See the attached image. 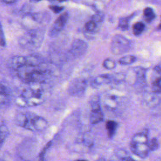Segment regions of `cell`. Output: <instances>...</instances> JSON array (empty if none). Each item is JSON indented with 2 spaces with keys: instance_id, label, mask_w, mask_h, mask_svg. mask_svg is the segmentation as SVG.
Instances as JSON below:
<instances>
[{
  "instance_id": "cell-30",
  "label": "cell",
  "mask_w": 161,
  "mask_h": 161,
  "mask_svg": "<svg viewBox=\"0 0 161 161\" xmlns=\"http://www.w3.org/2000/svg\"><path fill=\"white\" fill-rule=\"evenodd\" d=\"M96 161H108V160H106V159H104L103 158H98Z\"/></svg>"
},
{
  "instance_id": "cell-33",
  "label": "cell",
  "mask_w": 161,
  "mask_h": 161,
  "mask_svg": "<svg viewBox=\"0 0 161 161\" xmlns=\"http://www.w3.org/2000/svg\"><path fill=\"white\" fill-rule=\"evenodd\" d=\"M76 161H87V160H76Z\"/></svg>"
},
{
  "instance_id": "cell-14",
  "label": "cell",
  "mask_w": 161,
  "mask_h": 161,
  "mask_svg": "<svg viewBox=\"0 0 161 161\" xmlns=\"http://www.w3.org/2000/svg\"><path fill=\"white\" fill-rule=\"evenodd\" d=\"M9 135V130L6 125H0V148L3 145L6 138Z\"/></svg>"
},
{
  "instance_id": "cell-10",
  "label": "cell",
  "mask_w": 161,
  "mask_h": 161,
  "mask_svg": "<svg viewBox=\"0 0 161 161\" xmlns=\"http://www.w3.org/2000/svg\"><path fill=\"white\" fill-rule=\"evenodd\" d=\"M86 87V82L84 79H75L70 83L69 91V93L75 96H79L84 94Z\"/></svg>"
},
{
  "instance_id": "cell-21",
  "label": "cell",
  "mask_w": 161,
  "mask_h": 161,
  "mask_svg": "<svg viewBox=\"0 0 161 161\" xmlns=\"http://www.w3.org/2000/svg\"><path fill=\"white\" fill-rule=\"evenodd\" d=\"M152 91L154 93L161 92V77L157 78L153 82Z\"/></svg>"
},
{
  "instance_id": "cell-13",
  "label": "cell",
  "mask_w": 161,
  "mask_h": 161,
  "mask_svg": "<svg viewBox=\"0 0 161 161\" xmlns=\"http://www.w3.org/2000/svg\"><path fill=\"white\" fill-rule=\"evenodd\" d=\"M115 155L120 161H136L133 159L126 150L123 149L117 150L115 152Z\"/></svg>"
},
{
  "instance_id": "cell-7",
  "label": "cell",
  "mask_w": 161,
  "mask_h": 161,
  "mask_svg": "<svg viewBox=\"0 0 161 161\" xmlns=\"http://www.w3.org/2000/svg\"><path fill=\"white\" fill-rule=\"evenodd\" d=\"M91 113L89 120L91 124L96 125L103 121L104 119V114L101 110L99 97L94 96L90 99Z\"/></svg>"
},
{
  "instance_id": "cell-32",
  "label": "cell",
  "mask_w": 161,
  "mask_h": 161,
  "mask_svg": "<svg viewBox=\"0 0 161 161\" xmlns=\"http://www.w3.org/2000/svg\"><path fill=\"white\" fill-rule=\"evenodd\" d=\"M154 161H161V158H157Z\"/></svg>"
},
{
  "instance_id": "cell-23",
  "label": "cell",
  "mask_w": 161,
  "mask_h": 161,
  "mask_svg": "<svg viewBox=\"0 0 161 161\" xmlns=\"http://www.w3.org/2000/svg\"><path fill=\"white\" fill-rule=\"evenodd\" d=\"M103 65L106 69L111 70L115 68L116 67V62L114 60L111 58H106L103 63Z\"/></svg>"
},
{
  "instance_id": "cell-6",
  "label": "cell",
  "mask_w": 161,
  "mask_h": 161,
  "mask_svg": "<svg viewBox=\"0 0 161 161\" xmlns=\"http://www.w3.org/2000/svg\"><path fill=\"white\" fill-rule=\"evenodd\" d=\"M131 42L121 35H114L111 42L110 50L114 55H121L128 52L131 48Z\"/></svg>"
},
{
  "instance_id": "cell-16",
  "label": "cell",
  "mask_w": 161,
  "mask_h": 161,
  "mask_svg": "<svg viewBox=\"0 0 161 161\" xmlns=\"http://www.w3.org/2000/svg\"><path fill=\"white\" fill-rule=\"evenodd\" d=\"M143 14L145 16V19L147 23H150L155 18V14L153 10L150 7H147L144 9Z\"/></svg>"
},
{
  "instance_id": "cell-15",
  "label": "cell",
  "mask_w": 161,
  "mask_h": 161,
  "mask_svg": "<svg viewBox=\"0 0 161 161\" xmlns=\"http://www.w3.org/2000/svg\"><path fill=\"white\" fill-rule=\"evenodd\" d=\"M111 79V77L107 74L100 75L97 76L93 80V84L96 86H101L104 83H107Z\"/></svg>"
},
{
  "instance_id": "cell-4",
  "label": "cell",
  "mask_w": 161,
  "mask_h": 161,
  "mask_svg": "<svg viewBox=\"0 0 161 161\" xmlns=\"http://www.w3.org/2000/svg\"><path fill=\"white\" fill-rule=\"evenodd\" d=\"M148 140V135L144 131L133 135L130 143V148L132 153L140 158H146L150 152Z\"/></svg>"
},
{
  "instance_id": "cell-11",
  "label": "cell",
  "mask_w": 161,
  "mask_h": 161,
  "mask_svg": "<svg viewBox=\"0 0 161 161\" xmlns=\"http://www.w3.org/2000/svg\"><path fill=\"white\" fill-rule=\"evenodd\" d=\"M10 92L8 87L0 83V109L5 106L9 100Z\"/></svg>"
},
{
  "instance_id": "cell-34",
  "label": "cell",
  "mask_w": 161,
  "mask_h": 161,
  "mask_svg": "<svg viewBox=\"0 0 161 161\" xmlns=\"http://www.w3.org/2000/svg\"><path fill=\"white\" fill-rule=\"evenodd\" d=\"M108 161H109V160H108Z\"/></svg>"
},
{
  "instance_id": "cell-2",
  "label": "cell",
  "mask_w": 161,
  "mask_h": 161,
  "mask_svg": "<svg viewBox=\"0 0 161 161\" xmlns=\"http://www.w3.org/2000/svg\"><path fill=\"white\" fill-rule=\"evenodd\" d=\"M43 84H31L16 97V104L20 107H31L42 104L45 100Z\"/></svg>"
},
{
  "instance_id": "cell-8",
  "label": "cell",
  "mask_w": 161,
  "mask_h": 161,
  "mask_svg": "<svg viewBox=\"0 0 161 161\" xmlns=\"http://www.w3.org/2000/svg\"><path fill=\"white\" fill-rule=\"evenodd\" d=\"M69 18V14L67 12L62 13L54 21L50 31L49 36L53 37L57 36L64 28Z\"/></svg>"
},
{
  "instance_id": "cell-18",
  "label": "cell",
  "mask_w": 161,
  "mask_h": 161,
  "mask_svg": "<svg viewBox=\"0 0 161 161\" xmlns=\"http://www.w3.org/2000/svg\"><path fill=\"white\" fill-rule=\"evenodd\" d=\"M84 27H85V29L87 31L93 33V32H95V31H97L98 25H97V23L95 22L92 19H91V20L88 21L85 24Z\"/></svg>"
},
{
  "instance_id": "cell-22",
  "label": "cell",
  "mask_w": 161,
  "mask_h": 161,
  "mask_svg": "<svg viewBox=\"0 0 161 161\" xmlns=\"http://www.w3.org/2000/svg\"><path fill=\"white\" fill-rule=\"evenodd\" d=\"M130 17H126V18H122L119 21V25L118 27L121 30H126L129 28V19Z\"/></svg>"
},
{
  "instance_id": "cell-27",
  "label": "cell",
  "mask_w": 161,
  "mask_h": 161,
  "mask_svg": "<svg viewBox=\"0 0 161 161\" xmlns=\"http://www.w3.org/2000/svg\"><path fill=\"white\" fill-rule=\"evenodd\" d=\"M1 1L6 4H12L15 3L17 0H1Z\"/></svg>"
},
{
  "instance_id": "cell-31",
  "label": "cell",
  "mask_w": 161,
  "mask_h": 161,
  "mask_svg": "<svg viewBox=\"0 0 161 161\" xmlns=\"http://www.w3.org/2000/svg\"><path fill=\"white\" fill-rule=\"evenodd\" d=\"M157 28L158 30H161V21H160V23L158 25V26H157Z\"/></svg>"
},
{
  "instance_id": "cell-19",
  "label": "cell",
  "mask_w": 161,
  "mask_h": 161,
  "mask_svg": "<svg viewBox=\"0 0 161 161\" xmlns=\"http://www.w3.org/2000/svg\"><path fill=\"white\" fill-rule=\"evenodd\" d=\"M145 28V25L142 22H136L133 26V33L135 35H140Z\"/></svg>"
},
{
  "instance_id": "cell-20",
  "label": "cell",
  "mask_w": 161,
  "mask_h": 161,
  "mask_svg": "<svg viewBox=\"0 0 161 161\" xmlns=\"http://www.w3.org/2000/svg\"><path fill=\"white\" fill-rule=\"evenodd\" d=\"M148 146L150 151H155L159 148V142L155 138H153L148 140Z\"/></svg>"
},
{
  "instance_id": "cell-25",
  "label": "cell",
  "mask_w": 161,
  "mask_h": 161,
  "mask_svg": "<svg viewBox=\"0 0 161 161\" xmlns=\"http://www.w3.org/2000/svg\"><path fill=\"white\" fill-rule=\"evenodd\" d=\"M49 8L54 13H59L62 12L64 9V7L58 6H56V5L50 6Z\"/></svg>"
},
{
  "instance_id": "cell-9",
  "label": "cell",
  "mask_w": 161,
  "mask_h": 161,
  "mask_svg": "<svg viewBox=\"0 0 161 161\" xmlns=\"http://www.w3.org/2000/svg\"><path fill=\"white\" fill-rule=\"evenodd\" d=\"M88 45L84 41L79 39L75 40L72 44L70 52L74 58L83 55L87 50Z\"/></svg>"
},
{
  "instance_id": "cell-28",
  "label": "cell",
  "mask_w": 161,
  "mask_h": 161,
  "mask_svg": "<svg viewBox=\"0 0 161 161\" xmlns=\"http://www.w3.org/2000/svg\"><path fill=\"white\" fill-rule=\"evenodd\" d=\"M154 70H156L157 72H161V65H158L155 66V68H154Z\"/></svg>"
},
{
  "instance_id": "cell-24",
  "label": "cell",
  "mask_w": 161,
  "mask_h": 161,
  "mask_svg": "<svg viewBox=\"0 0 161 161\" xmlns=\"http://www.w3.org/2000/svg\"><path fill=\"white\" fill-rule=\"evenodd\" d=\"M0 45L3 47L6 46V40H5V36L4 33V31L3 29L2 25L0 22Z\"/></svg>"
},
{
  "instance_id": "cell-3",
  "label": "cell",
  "mask_w": 161,
  "mask_h": 161,
  "mask_svg": "<svg viewBox=\"0 0 161 161\" xmlns=\"http://www.w3.org/2000/svg\"><path fill=\"white\" fill-rule=\"evenodd\" d=\"M16 123L19 126L31 131H43L48 125L44 118L31 113H19L16 115Z\"/></svg>"
},
{
  "instance_id": "cell-26",
  "label": "cell",
  "mask_w": 161,
  "mask_h": 161,
  "mask_svg": "<svg viewBox=\"0 0 161 161\" xmlns=\"http://www.w3.org/2000/svg\"><path fill=\"white\" fill-rule=\"evenodd\" d=\"M91 19H92L93 21H94L95 22H96L97 23H99L103 21V16L97 13V14L94 15L92 17Z\"/></svg>"
},
{
  "instance_id": "cell-5",
  "label": "cell",
  "mask_w": 161,
  "mask_h": 161,
  "mask_svg": "<svg viewBox=\"0 0 161 161\" xmlns=\"http://www.w3.org/2000/svg\"><path fill=\"white\" fill-rule=\"evenodd\" d=\"M43 31L41 30H31L23 35L19 40V45L26 49H36L42 44Z\"/></svg>"
},
{
  "instance_id": "cell-29",
  "label": "cell",
  "mask_w": 161,
  "mask_h": 161,
  "mask_svg": "<svg viewBox=\"0 0 161 161\" xmlns=\"http://www.w3.org/2000/svg\"><path fill=\"white\" fill-rule=\"evenodd\" d=\"M30 1L31 2H35V3H36V2H38L40 1H42V0H30ZM57 1H65V0H57Z\"/></svg>"
},
{
  "instance_id": "cell-12",
  "label": "cell",
  "mask_w": 161,
  "mask_h": 161,
  "mask_svg": "<svg viewBox=\"0 0 161 161\" xmlns=\"http://www.w3.org/2000/svg\"><path fill=\"white\" fill-rule=\"evenodd\" d=\"M118 128V123L115 121L109 120L106 123V128L107 130L108 136L109 138H111L115 135Z\"/></svg>"
},
{
  "instance_id": "cell-17",
  "label": "cell",
  "mask_w": 161,
  "mask_h": 161,
  "mask_svg": "<svg viewBox=\"0 0 161 161\" xmlns=\"http://www.w3.org/2000/svg\"><path fill=\"white\" fill-rule=\"evenodd\" d=\"M136 60V58L133 55H126L120 58L118 60V62L121 65H130L135 62Z\"/></svg>"
},
{
  "instance_id": "cell-1",
  "label": "cell",
  "mask_w": 161,
  "mask_h": 161,
  "mask_svg": "<svg viewBox=\"0 0 161 161\" xmlns=\"http://www.w3.org/2000/svg\"><path fill=\"white\" fill-rule=\"evenodd\" d=\"M15 71L17 76L28 84H44L50 75L45 64L35 55L25 56L22 65Z\"/></svg>"
}]
</instances>
